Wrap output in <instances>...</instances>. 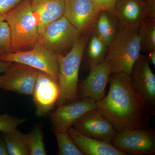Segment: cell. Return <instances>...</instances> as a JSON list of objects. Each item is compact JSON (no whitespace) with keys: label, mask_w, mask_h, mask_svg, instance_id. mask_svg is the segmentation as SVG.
<instances>
[{"label":"cell","mask_w":155,"mask_h":155,"mask_svg":"<svg viewBox=\"0 0 155 155\" xmlns=\"http://www.w3.org/2000/svg\"><path fill=\"white\" fill-rule=\"evenodd\" d=\"M107 94L97 102V109L111 122L118 133L132 128L147 127L153 110L138 93L130 75L114 73Z\"/></svg>","instance_id":"cell-1"},{"label":"cell","mask_w":155,"mask_h":155,"mask_svg":"<svg viewBox=\"0 0 155 155\" xmlns=\"http://www.w3.org/2000/svg\"><path fill=\"white\" fill-rule=\"evenodd\" d=\"M91 32L81 35L66 54H57L59 61L58 84L60 90L59 97L56 104L58 107L79 98L78 88L79 69Z\"/></svg>","instance_id":"cell-2"},{"label":"cell","mask_w":155,"mask_h":155,"mask_svg":"<svg viewBox=\"0 0 155 155\" xmlns=\"http://www.w3.org/2000/svg\"><path fill=\"white\" fill-rule=\"evenodd\" d=\"M5 21L10 27L14 52L31 49L40 41L31 0H24L14 7L6 14Z\"/></svg>","instance_id":"cell-3"},{"label":"cell","mask_w":155,"mask_h":155,"mask_svg":"<svg viewBox=\"0 0 155 155\" xmlns=\"http://www.w3.org/2000/svg\"><path fill=\"white\" fill-rule=\"evenodd\" d=\"M140 51L139 27H119L105 58L112 74L124 72L130 75Z\"/></svg>","instance_id":"cell-4"},{"label":"cell","mask_w":155,"mask_h":155,"mask_svg":"<svg viewBox=\"0 0 155 155\" xmlns=\"http://www.w3.org/2000/svg\"><path fill=\"white\" fill-rule=\"evenodd\" d=\"M0 61L25 64L49 75L58 82V55L39 42L31 49L0 55Z\"/></svg>","instance_id":"cell-5"},{"label":"cell","mask_w":155,"mask_h":155,"mask_svg":"<svg viewBox=\"0 0 155 155\" xmlns=\"http://www.w3.org/2000/svg\"><path fill=\"white\" fill-rule=\"evenodd\" d=\"M81 35L64 16L46 27L40 42L57 54L64 55L72 49Z\"/></svg>","instance_id":"cell-6"},{"label":"cell","mask_w":155,"mask_h":155,"mask_svg":"<svg viewBox=\"0 0 155 155\" xmlns=\"http://www.w3.org/2000/svg\"><path fill=\"white\" fill-rule=\"evenodd\" d=\"M112 145L126 155H153L155 132L150 128H132L117 133Z\"/></svg>","instance_id":"cell-7"},{"label":"cell","mask_w":155,"mask_h":155,"mask_svg":"<svg viewBox=\"0 0 155 155\" xmlns=\"http://www.w3.org/2000/svg\"><path fill=\"white\" fill-rule=\"evenodd\" d=\"M39 70L20 63H12L0 75V89L32 95Z\"/></svg>","instance_id":"cell-8"},{"label":"cell","mask_w":155,"mask_h":155,"mask_svg":"<svg viewBox=\"0 0 155 155\" xmlns=\"http://www.w3.org/2000/svg\"><path fill=\"white\" fill-rule=\"evenodd\" d=\"M97 107L96 102L94 100L79 98L76 101L58 107L50 114V120L55 131L67 132L84 114Z\"/></svg>","instance_id":"cell-9"},{"label":"cell","mask_w":155,"mask_h":155,"mask_svg":"<svg viewBox=\"0 0 155 155\" xmlns=\"http://www.w3.org/2000/svg\"><path fill=\"white\" fill-rule=\"evenodd\" d=\"M72 127L84 135L109 142L118 133L111 122L97 109L84 114Z\"/></svg>","instance_id":"cell-10"},{"label":"cell","mask_w":155,"mask_h":155,"mask_svg":"<svg viewBox=\"0 0 155 155\" xmlns=\"http://www.w3.org/2000/svg\"><path fill=\"white\" fill-rule=\"evenodd\" d=\"M65 16L81 34L90 33L101 11L91 0H65Z\"/></svg>","instance_id":"cell-11"},{"label":"cell","mask_w":155,"mask_h":155,"mask_svg":"<svg viewBox=\"0 0 155 155\" xmlns=\"http://www.w3.org/2000/svg\"><path fill=\"white\" fill-rule=\"evenodd\" d=\"M59 94L58 81L40 71L32 94L36 116L41 117L48 114L56 105Z\"/></svg>","instance_id":"cell-12"},{"label":"cell","mask_w":155,"mask_h":155,"mask_svg":"<svg viewBox=\"0 0 155 155\" xmlns=\"http://www.w3.org/2000/svg\"><path fill=\"white\" fill-rule=\"evenodd\" d=\"M147 56L140 54L134 65L130 77L138 93L154 111L155 75Z\"/></svg>","instance_id":"cell-13"},{"label":"cell","mask_w":155,"mask_h":155,"mask_svg":"<svg viewBox=\"0 0 155 155\" xmlns=\"http://www.w3.org/2000/svg\"><path fill=\"white\" fill-rule=\"evenodd\" d=\"M89 72L78 85V94L79 98H89L97 102L105 96L106 86L112 74L110 64L104 60Z\"/></svg>","instance_id":"cell-14"},{"label":"cell","mask_w":155,"mask_h":155,"mask_svg":"<svg viewBox=\"0 0 155 155\" xmlns=\"http://www.w3.org/2000/svg\"><path fill=\"white\" fill-rule=\"evenodd\" d=\"M115 16L119 27H140L149 19L148 2L143 0H118Z\"/></svg>","instance_id":"cell-15"},{"label":"cell","mask_w":155,"mask_h":155,"mask_svg":"<svg viewBox=\"0 0 155 155\" xmlns=\"http://www.w3.org/2000/svg\"><path fill=\"white\" fill-rule=\"evenodd\" d=\"M31 4L41 38L48 25L64 16L65 0H31Z\"/></svg>","instance_id":"cell-16"},{"label":"cell","mask_w":155,"mask_h":155,"mask_svg":"<svg viewBox=\"0 0 155 155\" xmlns=\"http://www.w3.org/2000/svg\"><path fill=\"white\" fill-rule=\"evenodd\" d=\"M68 132L84 155H126L114 147L110 142L89 137L72 127L68 129Z\"/></svg>","instance_id":"cell-17"},{"label":"cell","mask_w":155,"mask_h":155,"mask_svg":"<svg viewBox=\"0 0 155 155\" xmlns=\"http://www.w3.org/2000/svg\"><path fill=\"white\" fill-rule=\"evenodd\" d=\"M119 28L116 17L107 11H102L92 31L108 47L116 37Z\"/></svg>","instance_id":"cell-18"},{"label":"cell","mask_w":155,"mask_h":155,"mask_svg":"<svg viewBox=\"0 0 155 155\" xmlns=\"http://www.w3.org/2000/svg\"><path fill=\"white\" fill-rule=\"evenodd\" d=\"M108 47L91 31L84 50L85 68L89 71L104 61Z\"/></svg>","instance_id":"cell-19"},{"label":"cell","mask_w":155,"mask_h":155,"mask_svg":"<svg viewBox=\"0 0 155 155\" xmlns=\"http://www.w3.org/2000/svg\"><path fill=\"white\" fill-rule=\"evenodd\" d=\"M2 133L9 155H30L27 134L22 133L17 128Z\"/></svg>","instance_id":"cell-20"},{"label":"cell","mask_w":155,"mask_h":155,"mask_svg":"<svg viewBox=\"0 0 155 155\" xmlns=\"http://www.w3.org/2000/svg\"><path fill=\"white\" fill-rule=\"evenodd\" d=\"M141 51L155 50V19H147L139 27Z\"/></svg>","instance_id":"cell-21"},{"label":"cell","mask_w":155,"mask_h":155,"mask_svg":"<svg viewBox=\"0 0 155 155\" xmlns=\"http://www.w3.org/2000/svg\"><path fill=\"white\" fill-rule=\"evenodd\" d=\"M59 155H84L71 137L68 131H55Z\"/></svg>","instance_id":"cell-22"},{"label":"cell","mask_w":155,"mask_h":155,"mask_svg":"<svg viewBox=\"0 0 155 155\" xmlns=\"http://www.w3.org/2000/svg\"><path fill=\"white\" fill-rule=\"evenodd\" d=\"M30 155H46L44 137L41 129L38 126L33 128L27 134Z\"/></svg>","instance_id":"cell-23"},{"label":"cell","mask_w":155,"mask_h":155,"mask_svg":"<svg viewBox=\"0 0 155 155\" xmlns=\"http://www.w3.org/2000/svg\"><path fill=\"white\" fill-rule=\"evenodd\" d=\"M10 27L5 20L0 22V55L13 52Z\"/></svg>","instance_id":"cell-24"},{"label":"cell","mask_w":155,"mask_h":155,"mask_svg":"<svg viewBox=\"0 0 155 155\" xmlns=\"http://www.w3.org/2000/svg\"><path fill=\"white\" fill-rule=\"evenodd\" d=\"M27 121L25 118H19L8 114L0 115V131L8 132L17 128Z\"/></svg>","instance_id":"cell-25"},{"label":"cell","mask_w":155,"mask_h":155,"mask_svg":"<svg viewBox=\"0 0 155 155\" xmlns=\"http://www.w3.org/2000/svg\"><path fill=\"white\" fill-rule=\"evenodd\" d=\"M101 11H106L115 16V9L118 0H91Z\"/></svg>","instance_id":"cell-26"},{"label":"cell","mask_w":155,"mask_h":155,"mask_svg":"<svg viewBox=\"0 0 155 155\" xmlns=\"http://www.w3.org/2000/svg\"><path fill=\"white\" fill-rule=\"evenodd\" d=\"M24 0H0V15H6Z\"/></svg>","instance_id":"cell-27"},{"label":"cell","mask_w":155,"mask_h":155,"mask_svg":"<svg viewBox=\"0 0 155 155\" xmlns=\"http://www.w3.org/2000/svg\"><path fill=\"white\" fill-rule=\"evenodd\" d=\"M8 152L3 139L0 138V155H8Z\"/></svg>","instance_id":"cell-28"},{"label":"cell","mask_w":155,"mask_h":155,"mask_svg":"<svg viewBox=\"0 0 155 155\" xmlns=\"http://www.w3.org/2000/svg\"><path fill=\"white\" fill-rule=\"evenodd\" d=\"M11 64L12 63L0 61V75L6 72L10 67Z\"/></svg>","instance_id":"cell-29"},{"label":"cell","mask_w":155,"mask_h":155,"mask_svg":"<svg viewBox=\"0 0 155 155\" xmlns=\"http://www.w3.org/2000/svg\"><path fill=\"white\" fill-rule=\"evenodd\" d=\"M150 62L152 63V64L155 66V50H153L150 52L149 55L147 56Z\"/></svg>","instance_id":"cell-30"},{"label":"cell","mask_w":155,"mask_h":155,"mask_svg":"<svg viewBox=\"0 0 155 155\" xmlns=\"http://www.w3.org/2000/svg\"><path fill=\"white\" fill-rule=\"evenodd\" d=\"M6 17V15H0V22L5 20Z\"/></svg>","instance_id":"cell-31"},{"label":"cell","mask_w":155,"mask_h":155,"mask_svg":"<svg viewBox=\"0 0 155 155\" xmlns=\"http://www.w3.org/2000/svg\"><path fill=\"white\" fill-rule=\"evenodd\" d=\"M143 1H149V0H143Z\"/></svg>","instance_id":"cell-32"}]
</instances>
